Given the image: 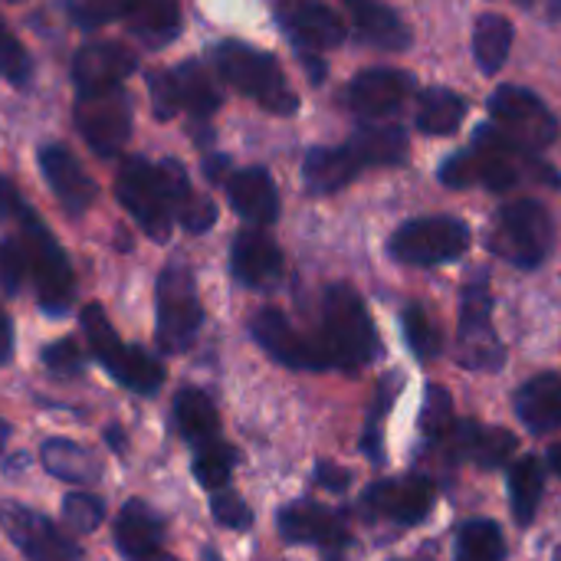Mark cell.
I'll use <instances>...</instances> for the list:
<instances>
[{
    "instance_id": "cell-37",
    "label": "cell",
    "mask_w": 561,
    "mask_h": 561,
    "mask_svg": "<svg viewBox=\"0 0 561 561\" xmlns=\"http://www.w3.org/2000/svg\"><path fill=\"white\" fill-rule=\"evenodd\" d=\"M401 325H404V339H408V348L414 352V358L427 362V358L440 355L444 335H440V329L434 325V319L421 306H408L404 316H401Z\"/></svg>"
},
{
    "instance_id": "cell-3",
    "label": "cell",
    "mask_w": 561,
    "mask_h": 561,
    "mask_svg": "<svg viewBox=\"0 0 561 561\" xmlns=\"http://www.w3.org/2000/svg\"><path fill=\"white\" fill-rule=\"evenodd\" d=\"M526 178H536V181L552 184V187L561 184V178L549 164H542L533 151L510 141L493 125H480L473 145L467 151L447 158L444 168H440V181L447 187L483 184L490 191H510V187L523 184Z\"/></svg>"
},
{
    "instance_id": "cell-45",
    "label": "cell",
    "mask_w": 561,
    "mask_h": 561,
    "mask_svg": "<svg viewBox=\"0 0 561 561\" xmlns=\"http://www.w3.org/2000/svg\"><path fill=\"white\" fill-rule=\"evenodd\" d=\"M178 220H181V227H184L187 233H207V230L217 224V207H214V201H210V197H204V194H191V201L181 207Z\"/></svg>"
},
{
    "instance_id": "cell-55",
    "label": "cell",
    "mask_w": 561,
    "mask_h": 561,
    "mask_svg": "<svg viewBox=\"0 0 561 561\" xmlns=\"http://www.w3.org/2000/svg\"><path fill=\"white\" fill-rule=\"evenodd\" d=\"M10 3H16V0H10Z\"/></svg>"
},
{
    "instance_id": "cell-35",
    "label": "cell",
    "mask_w": 561,
    "mask_h": 561,
    "mask_svg": "<svg viewBox=\"0 0 561 561\" xmlns=\"http://www.w3.org/2000/svg\"><path fill=\"white\" fill-rule=\"evenodd\" d=\"M506 559V542L496 523L490 519H473L457 529L454 539V561H503Z\"/></svg>"
},
{
    "instance_id": "cell-4",
    "label": "cell",
    "mask_w": 561,
    "mask_h": 561,
    "mask_svg": "<svg viewBox=\"0 0 561 561\" xmlns=\"http://www.w3.org/2000/svg\"><path fill=\"white\" fill-rule=\"evenodd\" d=\"M408 161V135L401 125H362L345 145L312 148L302 161V181L312 194H335L368 168Z\"/></svg>"
},
{
    "instance_id": "cell-13",
    "label": "cell",
    "mask_w": 561,
    "mask_h": 561,
    "mask_svg": "<svg viewBox=\"0 0 561 561\" xmlns=\"http://www.w3.org/2000/svg\"><path fill=\"white\" fill-rule=\"evenodd\" d=\"M490 115L493 128L526 151H542L559 138V122L549 105L523 85H500L490 95Z\"/></svg>"
},
{
    "instance_id": "cell-31",
    "label": "cell",
    "mask_w": 561,
    "mask_h": 561,
    "mask_svg": "<svg viewBox=\"0 0 561 561\" xmlns=\"http://www.w3.org/2000/svg\"><path fill=\"white\" fill-rule=\"evenodd\" d=\"M39 463L49 477H56L62 483H76V486H92L102 477V463L92 457V450H85L66 437H49L39 447Z\"/></svg>"
},
{
    "instance_id": "cell-26",
    "label": "cell",
    "mask_w": 561,
    "mask_h": 561,
    "mask_svg": "<svg viewBox=\"0 0 561 561\" xmlns=\"http://www.w3.org/2000/svg\"><path fill=\"white\" fill-rule=\"evenodd\" d=\"M230 207L253 227H270L279 217V191L266 168H243L227 178Z\"/></svg>"
},
{
    "instance_id": "cell-49",
    "label": "cell",
    "mask_w": 561,
    "mask_h": 561,
    "mask_svg": "<svg viewBox=\"0 0 561 561\" xmlns=\"http://www.w3.org/2000/svg\"><path fill=\"white\" fill-rule=\"evenodd\" d=\"M105 437H108V444H112V447H115L118 454L125 450V440H122V427H108V434H105Z\"/></svg>"
},
{
    "instance_id": "cell-5",
    "label": "cell",
    "mask_w": 561,
    "mask_h": 561,
    "mask_svg": "<svg viewBox=\"0 0 561 561\" xmlns=\"http://www.w3.org/2000/svg\"><path fill=\"white\" fill-rule=\"evenodd\" d=\"M329 368L358 371L371 365L381 352L378 332L362 296L348 283H335L322 296V339H319Z\"/></svg>"
},
{
    "instance_id": "cell-14",
    "label": "cell",
    "mask_w": 561,
    "mask_h": 561,
    "mask_svg": "<svg viewBox=\"0 0 561 561\" xmlns=\"http://www.w3.org/2000/svg\"><path fill=\"white\" fill-rule=\"evenodd\" d=\"M76 128L99 158H115L131 138V102L125 89H108L99 95H79Z\"/></svg>"
},
{
    "instance_id": "cell-33",
    "label": "cell",
    "mask_w": 561,
    "mask_h": 561,
    "mask_svg": "<svg viewBox=\"0 0 561 561\" xmlns=\"http://www.w3.org/2000/svg\"><path fill=\"white\" fill-rule=\"evenodd\" d=\"M546 493V473L539 457H519L510 470V506L519 526H533Z\"/></svg>"
},
{
    "instance_id": "cell-27",
    "label": "cell",
    "mask_w": 561,
    "mask_h": 561,
    "mask_svg": "<svg viewBox=\"0 0 561 561\" xmlns=\"http://www.w3.org/2000/svg\"><path fill=\"white\" fill-rule=\"evenodd\" d=\"M348 7V16H352V26L355 33L378 46V49H388V53H401L411 46V30L408 23L381 0H345Z\"/></svg>"
},
{
    "instance_id": "cell-30",
    "label": "cell",
    "mask_w": 561,
    "mask_h": 561,
    "mask_svg": "<svg viewBox=\"0 0 561 561\" xmlns=\"http://www.w3.org/2000/svg\"><path fill=\"white\" fill-rule=\"evenodd\" d=\"M174 427L194 450L220 440V414L201 388H181L174 394Z\"/></svg>"
},
{
    "instance_id": "cell-22",
    "label": "cell",
    "mask_w": 561,
    "mask_h": 561,
    "mask_svg": "<svg viewBox=\"0 0 561 561\" xmlns=\"http://www.w3.org/2000/svg\"><path fill=\"white\" fill-rule=\"evenodd\" d=\"M279 26L302 53H325L345 39V23L335 10L312 0H296L279 7Z\"/></svg>"
},
{
    "instance_id": "cell-39",
    "label": "cell",
    "mask_w": 561,
    "mask_h": 561,
    "mask_svg": "<svg viewBox=\"0 0 561 561\" xmlns=\"http://www.w3.org/2000/svg\"><path fill=\"white\" fill-rule=\"evenodd\" d=\"M62 519L72 533L89 536L105 523V500H99L92 493H69L62 500Z\"/></svg>"
},
{
    "instance_id": "cell-23",
    "label": "cell",
    "mask_w": 561,
    "mask_h": 561,
    "mask_svg": "<svg viewBox=\"0 0 561 561\" xmlns=\"http://www.w3.org/2000/svg\"><path fill=\"white\" fill-rule=\"evenodd\" d=\"M115 549L125 561H174L164 552L161 516L141 500H128L122 506L115 519Z\"/></svg>"
},
{
    "instance_id": "cell-17",
    "label": "cell",
    "mask_w": 561,
    "mask_h": 561,
    "mask_svg": "<svg viewBox=\"0 0 561 561\" xmlns=\"http://www.w3.org/2000/svg\"><path fill=\"white\" fill-rule=\"evenodd\" d=\"M437 503V490L427 477H401L378 480L365 493V510L378 519H391L398 526H417L431 516Z\"/></svg>"
},
{
    "instance_id": "cell-50",
    "label": "cell",
    "mask_w": 561,
    "mask_h": 561,
    "mask_svg": "<svg viewBox=\"0 0 561 561\" xmlns=\"http://www.w3.org/2000/svg\"><path fill=\"white\" fill-rule=\"evenodd\" d=\"M549 463H552V470H556V473L561 477V444H559V447H552V450H549Z\"/></svg>"
},
{
    "instance_id": "cell-12",
    "label": "cell",
    "mask_w": 561,
    "mask_h": 561,
    "mask_svg": "<svg viewBox=\"0 0 561 561\" xmlns=\"http://www.w3.org/2000/svg\"><path fill=\"white\" fill-rule=\"evenodd\" d=\"M388 250L404 266H440L470 250V227L457 217H417L391 233Z\"/></svg>"
},
{
    "instance_id": "cell-16",
    "label": "cell",
    "mask_w": 561,
    "mask_h": 561,
    "mask_svg": "<svg viewBox=\"0 0 561 561\" xmlns=\"http://www.w3.org/2000/svg\"><path fill=\"white\" fill-rule=\"evenodd\" d=\"M250 335L256 339V345L270 358H276L286 368H302V371H325L329 368V358H325L322 345L306 339V335H299L293 329V322L279 309H273V306L260 309L250 319Z\"/></svg>"
},
{
    "instance_id": "cell-53",
    "label": "cell",
    "mask_w": 561,
    "mask_h": 561,
    "mask_svg": "<svg viewBox=\"0 0 561 561\" xmlns=\"http://www.w3.org/2000/svg\"><path fill=\"white\" fill-rule=\"evenodd\" d=\"M556 561H561V546H559V549H556Z\"/></svg>"
},
{
    "instance_id": "cell-21",
    "label": "cell",
    "mask_w": 561,
    "mask_h": 561,
    "mask_svg": "<svg viewBox=\"0 0 561 561\" xmlns=\"http://www.w3.org/2000/svg\"><path fill=\"white\" fill-rule=\"evenodd\" d=\"M36 161H39V171H43L49 191L56 194V201L69 214H85L95 204L99 187H95L92 174L79 164V158L66 145H59V141L39 145Z\"/></svg>"
},
{
    "instance_id": "cell-1",
    "label": "cell",
    "mask_w": 561,
    "mask_h": 561,
    "mask_svg": "<svg viewBox=\"0 0 561 561\" xmlns=\"http://www.w3.org/2000/svg\"><path fill=\"white\" fill-rule=\"evenodd\" d=\"M0 220L16 227V240L23 247V256H26V266H30V279L36 286V299H39L43 312H49V316L69 312L72 296H76L72 266H69L62 247L56 243V237L46 230V224L13 191V184L7 178H0Z\"/></svg>"
},
{
    "instance_id": "cell-34",
    "label": "cell",
    "mask_w": 561,
    "mask_h": 561,
    "mask_svg": "<svg viewBox=\"0 0 561 561\" xmlns=\"http://www.w3.org/2000/svg\"><path fill=\"white\" fill-rule=\"evenodd\" d=\"M467 99L454 89H427L417 102V128L424 135H454L467 118Z\"/></svg>"
},
{
    "instance_id": "cell-29",
    "label": "cell",
    "mask_w": 561,
    "mask_h": 561,
    "mask_svg": "<svg viewBox=\"0 0 561 561\" xmlns=\"http://www.w3.org/2000/svg\"><path fill=\"white\" fill-rule=\"evenodd\" d=\"M516 414L533 434H552L561 427V375H533L516 391Z\"/></svg>"
},
{
    "instance_id": "cell-9",
    "label": "cell",
    "mask_w": 561,
    "mask_h": 561,
    "mask_svg": "<svg viewBox=\"0 0 561 561\" xmlns=\"http://www.w3.org/2000/svg\"><path fill=\"white\" fill-rule=\"evenodd\" d=\"M158 306V348L164 355H181L194 345L204 325V306L197 296L194 273L184 263H168L154 286Z\"/></svg>"
},
{
    "instance_id": "cell-41",
    "label": "cell",
    "mask_w": 561,
    "mask_h": 561,
    "mask_svg": "<svg viewBox=\"0 0 561 561\" xmlns=\"http://www.w3.org/2000/svg\"><path fill=\"white\" fill-rule=\"evenodd\" d=\"M43 365L56 378H76V375H82L85 358H82V348L76 345V339H59V342L43 348Z\"/></svg>"
},
{
    "instance_id": "cell-38",
    "label": "cell",
    "mask_w": 561,
    "mask_h": 561,
    "mask_svg": "<svg viewBox=\"0 0 561 561\" xmlns=\"http://www.w3.org/2000/svg\"><path fill=\"white\" fill-rule=\"evenodd\" d=\"M0 79H7L16 89L30 85L33 79V59L26 46L13 36V30L3 23V16H0Z\"/></svg>"
},
{
    "instance_id": "cell-25",
    "label": "cell",
    "mask_w": 561,
    "mask_h": 561,
    "mask_svg": "<svg viewBox=\"0 0 561 561\" xmlns=\"http://www.w3.org/2000/svg\"><path fill=\"white\" fill-rule=\"evenodd\" d=\"M230 273L247 289H270L283 276V250L263 230H243L230 247Z\"/></svg>"
},
{
    "instance_id": "cell-54",
    "label": "cell",
    "mask_w": 561,
    "mask_h": 561,
    "mask_svg": "<svg viewBox=\"0 0 561 561\" xmlns=\"http://www.w3.org/2000/svg\"><path fill=\"white\" fill-rule=\"evenodd\" d=\"M519 3H523V7H529V3H533V0H519Z\"/></svg>"
},
{
    "instance_id": "cell-44",
    "label": "cell",
    "mask_w": 561,
    "mask_h": 561,
    "mask_svg": "<svg viewBox=\"0 0 561 561\" xmlns=\"http://www.w3.org/2000/svg\"><path fill=\"white\" fill-rule=\"evenodd\" d=\"M394 391H398V381H394V375H391V381L385 385V391L375 398V408H371V417H368V434H365V444H362V447L368 450L371 460H385V457H381V421H385V414L391 411Z\"/></svg>"
},
{
    "instance_id": "cell-52",
    "label": "cell",
    "mask_w": 561,
    "mask_h": 561,
    "mask_svg": "<svg viewBox=\"0 0 561 561\" xmlns=\"http://www.w3.org/2000/svg\"><path fill=\"white\" fill-rule=\"evenodd\" d=\"M549 16L561 20V0H549Z\"/></svg>"
},
{
    "instance_id": "cell-48",
    "label": "cell",
    "mask_w": 561,
    "mask_h": 561,
    "mask_svg": "<svg viewBox=\"0 0 561 561\" xmlns=\"http://www.w3.org/2000/svg\"><path fill=\"white\" fill-rule=\"evenodd\" d=\"M204 174H207L210 181H224V184H227V178H230V161H227L224 154H214V158L204 161Z\"/></svg>"
},
{
    "instance_id": "cell-18",
    "label": "cell",
    "mask_w": 561,
    "mask_h": 561,
    "mask_svg": "<svg viewBox=\"0 0 561 561\" xmlns=\"http://www.w3.org/2000/svg\"><path fill=\"white\" fill-rule=\"evenodd\" d=\"M138 69L135 49L115 39L89 43L72 59V82L79 95H99L108 89H122V82Z\"/></svg>"
},
{
    "instance_id": "cell-28",
    "label": "cell",
    "mask_w": 561,
    "mask_h": 561,
    "mask_svg": "<svg viewBox=\"0 0 561 561\" xmlns=\"http://www.w3.org/2000/svg\"><path fill=\"white\" fill-rule=\"evenodd\" d=\"M118 20H125L145 46H164L181 33L178 0H118Z\"/></svg>"
},
{
    "instance_id": "cell-20",
    "label": "cell",
    "mask_w": 561,
    "mask_h": 561,
    "mask_svg": "<svg viewBox=\"0 0 561 561\" xmlns=\"http://www.w3.org/2000/svg\"><path fill=\"white\" fill-rule=\"evenodd\" d=\"M437 447L460 463H477V467L493 470V467L510 463V457L519 450V440L506 427L477 424V421H454V427L444 434V440Z\"/></svg>"
},
{
    "instance_id": "cell-42",
    "label": "cell",
    "mask_w": 561,
    "mask_h": 561,
    "mask_svg": "<svg viewBox=\"0 0 561 561\" xmlns=\"http://www.w3.org/2000/svg\"><path fill=\"white\" fill-rule=\"evenodd\" d=\"M26 276H30V266H26L20 240L16 237L0 240V286H3V293H10V296L20 293Z\"/></svg>"
},
{
    "instance_id": "cell-2",
    "label": "cell",
    "mask_w": 561,
    "mask_h": 561,
    "mask_svg": "<svg viewBox=\"0 0 561 561\" xmlns=\"http://www.w3.org/2000/svg\"><path fill=\"white\" fill-rule=\"evenodd\" d=\"M118 204L131 214V220L158 243L171 237V227L181 207L191 201V181L181 161L164 158L158 164L145 158H128L115 178Z\"/></svg>"
},
{
    "instance_id": "cell-47",
    "label": "cell",
    "mask_w": 561,
    "mask_h": 561,
    "mask_svg": "<svg viewBox=\"0 0 561 561\" xmlns=\"http://www.w3.org/2000/svg\"><path fill=\"white\" fill-rule=\"evenodd\" d=\"M13 355V325H10V316L0 309V365H7Z\"/></svg>"
},
{
    "instance_id": "cell-7",
    "label": "cell",
    "mask_w": 561,
    "mask_h": 561,
    "mask_svg": "<svg viewBox=\"0 0 561 561\" xmlns=\"http://www.w3.org/2000/svg\"><path fill=\"white\" fill-rule=\"evenodd\" d=\"M486 243L500 260L519 270H536L556 247V220L539 201H510L506 207H500Z\"/></svg>"
},
{
    "instance_id": "cell-10",
    "label": "cell",
    "mask_w": 561,
    "mask_h": 561,
    "mask_svg": "<svg viewBox=\"0 0 561 561\" xmlns=\"http://www.w3.org/2000/svg\"><path fill=\"white\" fill-rule=\"evenodd\" d=\"M506 352L493 329V293L486 270H477L460 293V335L457 362L473 371H496Z\"/></svg>"
},
{
    "instance_id": "cell-19",
    "label": "cell",
    "mask_w": 561,
    "mask_h": 561,
    "mask_svg": "<svg viewBox=\"0 0 561 561\" xmlns=\"http://www.w3.org/2000/svg\"><path fill=\"white\" fill-rule=\"evenodd\" d=\"M414 92V76L404 72V69H365L352 79L345 99H348V108L365 122V125H375L378 118L398 112Z\"/></svg>"
},
{
    "instance_id": "cell-6",
    "label": "cell",
    "mask_w": 561,
    "mask_h": 561,
    "mask_svg": "<svg viewBox=\"0 0 561 561\" xmlns=\"http://www.w3.org/2000/svg\"><path fill=\"white\" fill-rule=\"evenodd\" d=\"M214 66L224 82H230L237 92L250 95L256 105H263L273 115H293L299 108V95L289 85L283 66L273 53L256 49L240 39H224L214 46Z\"/></svg>"
},
{
    "instance_id": "cell-46",
    "label": "cell",
    "mask_w": 561,
    "mask_h": 561,
    "mask_svg": "<svg viewBox=\"0 0 561 561\" xmlns=\"http://www.w3.org/2000/svg\"><path fill=\"white\" fill-rule=\"evenodd\" d=\"M316 480H319V486H329V490H345L352 483V477L345 470L332 467V463H319L316 467Z\"/></svg>"
},
{
    "instance_id": "cell-15",
    "label": "cell",
    "mask_w": 561,
    "mask_h": 561,
    "mask_svg": "<svg viewBox=\"0 0 561 561\" xmlns=\"http://www.w3.org/2000/svg\"><path fill=\"white\" fill-rule=\"evenodd\" d=\"M0 529L30 561H82V549L56 523L23 503H0Z\"/></svg>"
},
{
    "instance_id": "cell-36",
    "label": "cell",
    "mask_w": 561,
    "mask_h": 561,
    "mask_svg": "<svg viewBox=\"0 0 561 561\" xmlns=\"http://www.w3.org/2000/svg\"><path fill=\"white\" fill-rule=\"evenodd\" d=\"M233 467H237V450L230 444H224V440H214V444L201 447L197 457H194V477L210 493H220L230 483Z\"/></svg>"
},
{
    "instance_id": "cell-32",
    "label": "cell",
    "mask_w": 561,
    "mask_h": 561,
    "mask_svg": "<svg viewBox=\"0 0 561 561\" xmlns=\"http://www.w3.org/2000/svg\"><path fill=\"white\" fill-rule=\"evenodd\" d=\"M516 30L503 13H480L473 26V59L486 76H496L513 49Z\"/></svg>"
},
{
    "instance_id": "cell-8",
    "label": "cell",
    "mask_w": 561,
    "mask_h": 561,
    "mask_svg": "<svg viewBox=\"0 0 561 561\" xmlns=\"http://www.w3.org/2000/svg\"><path fill=\"white\" fill-rule=\"evenodd\" d=\"M82 332L89 339L92 355L108 368V375L122 388H128L135 394H154L164 385V365L151 352L138 348V345H125L118 339V332L112 329L102 306L89 302L82 309Z\"/></svg>"
},
{
    "instance_id": "cell-40",
    "label": "cell",
    "mask_w": 561,
    "mask_h": 561,
    "mask_svg": "<svg viewBox=\"0 0 561 561\" xmlns=\"http://www.w3.org/2000/svg\"><path fill=\"white\" fill-rule=\"evenodd\" d=\"M450 427H454V408H450V394H447L444 388H427L424 411H421V431H424V437H427V440L437 447Z\"/></svg>"
},
{
    "instance_id": "cell-24",
    "label": "cell",
    "mask_w": 561,
    "mask_h": 561,
    "mask_svg": "<svg viewBox=\"0 0 561 561\" xmlns=\"http://www.w3.org/2000/svg\"><path fill=\"white\" fill-rule=\"evenodd\" d=\"M276 526H279V536L293 546L342 549L348 542L342 516L312 500H299V503H289L286 510H279Z\"/></svg>"
},
{
    "instance_id": "cell-43",
    "label": "cell",
    "mask_w": 561,
    "mask_h": 561,
    "mask_svg": "<svg viewBox=\"0 0 561 561\" xmlns=\"http://www.w3.org/2000/svg\"><path fill=\"white\" fill-rule=\"evenodd\" d=\"M210 513H214V519H217L224 529H233V533H243V529H250V526H253V513H250V506H247L237 493H230V490L214 493V500H210Z\"/></svg>"
},
{
    "instance_id": "cell-11",
    "label": "cell",
    "mask_w": 561,
    "mask_h": 561,
    "mask_svg": "<svg viewBox=\"0 0 561 561\" xmlns=\"http://www.w3.org/2000/svg\"><path fill=\"white\" fill-rule=\"evenodd\" d=\"M151 108L161 122L187 112L194 118H210L220 108V89L214 76L197 59H184L174 69H158L148 76Z\"/></svg>"
},
{
    "instance_id": "cell-51",
    "label": "cell",
    "mask_w": 561,
    "mask_h": 561,
    "mask_svg": "<svg viewBox=\"0 0 561 561\" xmlns=\"http://www.w3.org/2000/svg\"><path fill=\"white\" fill-rule=\"evenodd\" d=\"M7 437H10V427H7V421H0V454L7 447Z\"/></svg>"
}]
</instances>
